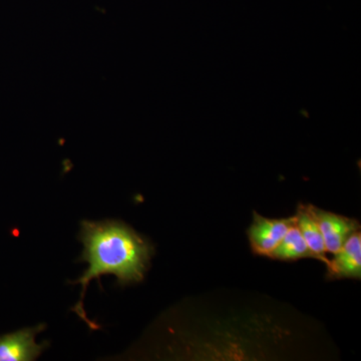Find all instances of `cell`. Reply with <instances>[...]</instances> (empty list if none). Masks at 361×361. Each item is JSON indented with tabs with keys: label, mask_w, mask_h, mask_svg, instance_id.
<instances>
[{
	"label": "cell",
	"mask_w": 361,
	"mask_h": 361,
	"mask_svg": "<svg viewBox=\"0 0 361 361\" xmlns=\"http://www.w3.org/2000/svg\"><path fill=\"white\" fill-rule=\"evenodd\" d=\"M327 277L331 279H360L361 234L360 230L353 233L334 258L326 265Z\"/></svg>",
	"instance_id": "5"
},
{
	"label": "cell",
	"mask_w": 361,
	"mask_h": 361,
	"mask_svg": "<svg viewBox=\"0 0 361 361\" xmlns=\"http://www.w3.org/2000/svg\"><path fill=\"white\" fill-rule=\"evenodd\" d=\"M313 214L319 225L327 253L336 254L346 240L360 229V223L338 214L327 212L312 205Z\"/></svg>",
	"instance_id": "4"
},
{
	"label": "cell",
	"mask_w": 361,
	"mask_h": 361,
	"mask_svg": "<svg viewBox=\"0 0 361 361\" xmlns=\"http://www.w3.org/2000/svg\"><path fill=\"white\" fill-rule=\"evenodd\" d=\"M295 217L269 219L254 212L248 236L252 250L258 255L269 256L284 238Z\"/></svg>",
	"instance_id": "2"
},
{
	"label": "cell",
	"mask_w": 361,
	"mask_h": 361,
	"mask_svg": "<svg viewBox=\"0 0 361 361\" xmlns=\"http://www.w3.org/2000/svg\"><path fill=\"white\" fill-rule=\"evenodd\" d=\"M268 257L280 261H296L299 259L313 258L312 253L308 248L302 234L299 231L295 221L289 228L288 232L280 242L279 245Z\"/></svg>",
	"instance_id": "7"
},
{
	"label": "cell",
	"mask_w": 361,
	"mask_h": 361,
	"mask_svg": "<svg viewBox=\"0 0 361 361\" xmlns=\"http://www.w3.org/2000/svg\"><path fill=\"white\" fill-rule=\"evenodd\" d=\"M44 329V324H39L32 329H23L0 336V361L37 360L49 345V342L44 344L35 342V336Z\"/></svg>",
	"instance_id": "3"
},
{
	"label": "cell",
	"mask_w": 361,
	"mask_h": 361,
	"mask_svg": "<svg viewBox=\"0 0 361 361\" xmlns=\"http://www.w3.org/2000/svg\"><path fill=\"white\" fill-rule=\"evenodd\" d=\"M80 240L84 245L82 260L90 266L82 276L71 282L82 286L80 301L73 311L90 329H97L99 326L90 322L84 310V297L90 282L104 274L115 275L121 286L141 282L154 248L130 226L115 220L82 221Z\"/></svg>",
	"instance_id": "1"
},
{
	"label": "cell",
	"mask_w": 361,
	"mask_h": 361,
	"mask_svg": "<svg viewBox=\"0 0 361 361\" xmlns=\"http://www.w3.org/2000/svg\"><path fill=\"white\" fill-rule=\"evenodd\" d=\"M295 222L308 248L312 253L313 258L322 261L325 265L329 264V259L326 256L327 251L325 248L324 240H323L319 225L313 214L312 205L300 204L297 209Z\"/></svg>",
	"instance_id": "6"
}]
</instances>
